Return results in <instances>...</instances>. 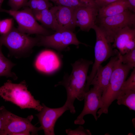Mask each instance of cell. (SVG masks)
I'll return each instance as SVG.
<instances>
[{
  "instance_id": "obj_1",
  "label": "cell",
  "mask_w": 135,
  "mask_h": 135,
  "mask_svg": "<svg viewBox=\"0 0 135 135\" xmlns=\"http://www.w3.org/2000/svg\"><path fill=\"white\" fill-rule=\"evenodd\" d=\"M93 64L92 61L82 58L76 61L71 64L72 70L70 74H65L63 80L55 85V87L62 85L65 88L67 99L64 104L72 114L76 112L74 105L75 100H84L88 69Z\"/></svg>"
},
{
  "instance_id": "obj_2",
  "label": "cell",
  "mask_w": 135,
  "mask_h": 135,
  "mask_svg": "<svg viewBox=\"0 0 135 135\" xmlns=\"http://www.w3.org/2000/svg\"><path fill=\"white\" fill-rule=\"evenodd\" d=\"M0 96L22 109L32 108L39 112L42 108L40 101L35 99L28 90L25 81L18 84L8 80L0 87Z\"/></svg>"
},
{
  "instance_id": "obj_3",
  "label": "cell",
  "mask_w": 135,
  "mask_h": 135,
  "mask_svg": "<svg viewBox=\"0 0 135 135\" xmlns=\"http://www.w3.org/2000/svg\"><path fill=\"white\" fill-rule=\"evenodd\" d=\"M38 42L37 37H30L14 27L8 32L0 36V43L6 47L10 54L17 58L29 56Z\"/></svg>"
},
{
  "instance_id": "obj_4",
  "label": "cell",
  "mask_w": 135,
  "mask_h": 135,
  "mask_svg": "<svg viewBox=\"0 0 135 135\" xmlns=\"http://www.w3.org/2000/svg\"><path fill=\"white\" fill-rule=\"evenodd\" d=\"M130 70L126 65L122 62L118 57L108 85L102 93V106L97 112L98 114V118L103 113H108L109 106L116 99L122 84Z\"/></svg>"
},
{
  "instance_id": "obj_5",
  "label": "cell",
  "mask_w": 135,
  "mask_h": 135,
  "mask_svg": "<svg viewBox=\"0 0 135 135\" xmlns=\"http://www.w3.org/2000/svg\"><path fill=\"white\" fill-rule=\"evenodd\" d=\"M95 24L103 32L108 40L113 43L116 33L126 27H135V14L130 10L114 16L97 18Z\"/></svg>"
},
{
  "instance_id": "obj_6",
  "label": "cell",
  "mask_w": 135,
  "mask_h": 135,
  "mask_svg": "<svg viewBox=\"0 0 135 135\" xmlns=\"http://www.w3.org/2000/svg\"><path fill=\"white\" fill-rule=\"evenodd\" d=\"M92 29L95 31L96 40L94 48V61L90 75L88 76L85 92L90 90V84L99 67L104 62L110 57L117 55L119 53L118 50H113V47L107 40L104 34L96 24Z\"/></svg>"
},
{
  "instance_id": "obj_7",
  "label": "cell",
  "mask_w": 135,
  "mask_h": 135,
  "mask_svg": "<svg viewBox=\"0 0 135 135\" xmlns=\"http://www.w3.org/2000/svg\"><path fill=\"white\" fill-rule=\"evenodd\" d=\"M0 108L4 119V135H29L30 133L32 135H38V132L42 130L40 126L37 127L32 123L33 115L23 118L12 113L3 106Z\"/></svg>"
},
{
  "instance_id": "obj_8",
  "label": "cell",
  "mask_w": 135,
  "mask_h": 135,
  "mask_svg": "<svg viewBox=\"0 0 135 135\" xmlns=\"http://www.w3.org/2000/svg\"><path fill=\"white\" fill-rule=\"evenodd\" d=\"M2 12L8 14L15 19L18 24V29L22 32L28 35L36 34L46 36L50 34L49 30L37 22L32 10L28 7L21 10L3 9Z\"/></svg>"
},
{
  "instance_id": "obj_9",
  "label": "cell",
  "mask_w": 135,
  "mask_h": 135,
  "mask_svg": "<svg viewBox=\"0 0 135 135\" xmlns=\"http://www.w3.org/2000/svg\"><path fill=\"white\" fill-rule=\"evenodd\" d=\"M38 35L37 46L51 48L58 51L64 50L71 44L77 46L80 44L86 45L80 41L75 34L70 30H60L52 34Z\"/></svg>"
},
{
  "instance_id": "obj_10",
  "label": "cell",
  "mask_w": 135,
  "mask_h": 135,
  "mask_svg": "<svg viewBox=\"0 0 135 135\" xmlns=\"http://www.w3.org/2000/svg\"><path fill=\"white\" fill-rule=\"evenodd\" d=\"M103 91L95 86H93L85 94L84 99V105L80 114L74 120L76 124L82 125L84 124V116L90 114L94 116L96 120L98 117L96 115L98 109L102 106V95Z\"/></svg>"
},
{
  "instance_id": "obj_11",
  "label": "cell",
  "mask_w": 135,
  "mask_h": 135,
  "mask_svg": "<svg viewBox=\"0 0 135 135\" xmlns=\"http://www.w3.org/2000/svg\"><path fill=\"white\" fill-rule=\"evenodd\" d=\"M42 108L39 112L35 114L38 118L42 130L45 135H54V127L58 119L69 109L64 104L62 107L51 108L44 103Z\"/></svg>"
},
{
  "instance_id": "obj_12",
  "label": "cell",
  "mask_w": 135,
  "mask_h": 135,
  "mask_svg": "<svg viewBox=\"0 0 135 135\" xmlns=\"http://www.w3.org/2000/svg\"><path fill=\"white\" fill-rule=\"evenodd\" d=\"M61 64L59 56L50 50L41 52L36 57L34 63L35 67L38 71L46 74H51L57 71Z\"/></svg>"
},
{
  "instance_id": "obj_13",
  "label": "cell",
  "mask_w": 135,
  "mask_h": 135,
  "mask_svg": "<svg viewBox=\"0 0 135 135\" xmlns=\"http://www.w3.org/2000/svg\"><path fill=\"white\" fill-rule=\"evenodd\" d=\"M51 8L54 16L55 31L67 30L73 32L76 27L74 18L76 8L58 5Z\"/></svg>"
},
{
  "instance_id": "obj_14",
  "label": "cell",
  "mask_w": 135,
  "mask_h": 135,
  "mask_svg": "<svg viewBox=\"0 0 135 135\" xmlns=\"http://www.w3.org/2000/svg\"><path fill=\"white\" fill-rule=\"evenodd\" d=\"M98 8L89 6L75 8L74 18L76 26L82 31L88 32L92 28L98 14Z\"/></svg>"
},
{
  "instance_id": "obj_15",
  "label": "cell",
  "mask_w": 135,
  "mask_h": 135,
  "mask_svg": "<svg viewBox=\"0 0 135 135\" xmlns=\"http://www.w3.org/2000/svg\"><path fill=\"white\" fill-rule=\"evenodd\" d=\"M113 43V48H116L121 55L135 48V27H126L119 31Z\"/></svg>"
},
{
  "instance_id": "obj_16",
  "label": "cell",
  "mask_w": 135,
  "mask_h": 135,
  "mask_svg": "<svg viewBox=\"0 0 135 135\" xmlns=\"http://www.w3.org/2000/svg\"><path fill=\"white\" fill-rule=\"evenodd\" d=\"M118 55L111 57L105 66L101 65L98 69L90 85L101 89L104 92L106 89L113 72L115 64L118 59Z\"/></svg>"
},
{
  "instance_id": "obj_17",
  "label": "cell",
  "mask_w": 135,
  "mask_h": 135,
  "mask_svg": "<svg viewBox=\"0 0 135 135\" xmlns=\"http://www.w3.org/2000/svg\"><path fill=\"white\" fill-rule=\"evenodd\" d=\"M128 10H130L128 0H120L98 8L97 18L114 16Z\"/></svg>"
},
{
  "instance_id": "obj_18",
  "label": "cell",
  "mask_w": 135,
  "mask_h": 135,
  "mask_svg": "<svg viewBox=\"0 0 135 135\" xmlns=\"http://www.w3.org/2000/svg\"><path fill=\"white\" fill-rule=\"evenodd\" d=\"M34 16L45 26L55 31L54 16L50 8L41 10H33Z\"/></svg>"
},
{
  "instance_id": "obj_19",
  "label": "cell",
  "mask_w": 135,
  "mask_h": 135,
  "mask_svg": "<svg viewBox=\"0 0 135 135\" xmlns=\"http://www.w3.org/2000/svg\"><path fill=\"white\" fill-rule=\"evenodd\" d=\"M2 45L0 43V76L10 77L14 80L18 79V77L11 71L12 68L16 64L6 57L2 52Z\"/></svg>"
},
{
  "instance_id": "obj_20",
  "label": "cell",
  "mask_w": 135,
  "mask_h": 135,
  "mask_svg": "<svg viewBox=\"0 0 135 135\" xmlns=\"http://www.w3.org/2000/svg\"><path fill=\"white\" fill-rule=\"evenodd\" d=\"M116 100L118 104L124 105L130 110H135V91H120Z\"/></svg>"
},
{
  "instance_id": "obj_21",
  "label": "cell",
  "mask_w": 135,
  "mask_h": 135,
  "mask_svg": "<svg viewBox=\"0 0 135 135\" xmlns=\"http://www.w3.org/2000/svg\"><path fill=\"white\" fill-rule=\"evenodd\" d=\"M118 56L122 62L128 66L130 69L135 67V48L123 55L119 52Z\"/></svg>"
},
{
  "instance_id": "obj_22",
  "label": "cell",
  "mask_w": 135,
  "mask_h": 135,
  "mask_svg": "<svg viewBox=\"0 0 135 135\" xmlns=\"http://www.w3.org/2000/svg\"><path fill=\"white\" fill-rule=\"evenodd\" d=\"M58 6L76 8L88 6L79 0H49Z\"/></svg>"
},
{
  "instance_id": "obj_23",
  "label": "cell",
  "mask_w": 135,
  "mask_h": 135,
  "mask_svg": "<svg viewBox=\"0 0 135 135\" xmlns=\"http://www.w3.org/2000/svg\"><path fill=\"white\" fill-rule=\"evenodd\" d=\"M128 90L135 91V68H134L128 78L124 82L120 91Z\"/></svg>"
},
{
  "instance_id": "obj_24",
  "label": "cell",
  "mask_w": 135,
  "mask_h": 135,
  "mask_svg": "<svg viewBox=\"0 0 135 135\" xmlns=\"http://www.w3.org/2000/svg\"><path fill=\"white\" fill-rule=\"evenodd\" d=\"M13 20L12 18H6L0 21V34H5L13 27Z\"/></svg>"
},
{
  "instance_id": "obj_25",
  "label": "cell",
  "mask_w": 135,
  "mask_h": 135,
  "mask_svg": "<svg viewBox=\"0 0 135 135\" xmlns=\"http://www.w3.org/2000/svg\"><path fill=\"white\" fill-rule=\"evenodd\" d=\"M66 133L68 135H91L92 134L90 130L87 129H85L82 126H79L75 130L71 129H66Z\"/></svg>"
},
{
  "instance_id": "obj_26",
  "label": "cell",
  "mask_w": 135,
  "mask_h": 135,
  "mask_svg": "<svg viewBox=\"0 0 135 135\" xmlns=\"http://www.w3.org/2000/svg\"><path fill=\"white\" fill-rule=\"evenodd\" d=\"M28 0H8V4L10 10H18L22 7L26 6Z\"/></svg>"
},
{
  "instance_id": "obj_27",
  "label": "cell",
  "mask_w": 135,
  "mask_h": 135,
  "mask_svg": "<svg viewBox=\"0 0 135 135\" xmlns=\"http://www.w3.org/2000/svg\"><path fill=\"white\" fill-rule=\"evenodd\" d=\"M49 0H38L36 10H41L47 8H50L53 6Z\"/></svg>"
},
{
  "instance_id": "obj_28",
  "label": "cell",
  "mask_w": 135,
  "mask_h": 135,
  "mask_svg": "<svg viewBox=\"0 0 135 135\" xmlns=\"http://www.w3.org/2000/svg\"><path fill=\"white\" fill-rule=\"evenodd\" d=\"M120 0H102L97 2L96 4L99 8Z\"/></svg>"
},
{
  "instance_id": "obj_29",
  "label": "cell",
  "mask_w": 135,
  "mask_h": 135,
  "mask_svg": "<svg viewBox=\"0 0 135 135\" xmlns=\"http://www.w3.org/2000/svg\"><path fill=\"white\" fill-rule=\"evenodd\" d=\"M4 119L2 112L0 108V135L4 134Z\"/></svg>"
},
{
  "instance_id": "obj_30",
  "label": "cell",
  "mask_w": 135,
  "mask_h": 135,
  "mask_svg": "<svg viewBox=\"0 0 135 135\" xmlns=\"http://www.w3.org/2000/svg\"><path fill=\"white\" fill-rule=\"evenodd\" d=\"M38 0H29L26 6L29 8L33 10H36Z\"/></svg>"
},
{
  "instance_id": "obj_31",
  "label": "cell",
  "mask_w": 135,
  "mask_h": 135,
  "mask_svg": "<svg viewBox=\"0 0 135 135\" xmlns=\"http://www.w3.org/2000/svg\"><path fill=\"white\" fill-rule=\"evenodd\" d=\"M86 5L90 6L98 7L94 0H79Z\"/></svg>"
},
{
  "instance_id": "obj_32",
  "label": "cell",
  "mask_w": 135,
  "mask_h": 135,
  "mask_svg": "<svg viewBox=\"0 0 135 135\" xmlns=\"http://www.w3.org/2000/svg\"><path fill=\"white\" fill-rule=\"evenodd\" d=\"M130 6V10L135 13V0H127Z\"/></svg>"
},
{
  "instance_id": "obj_33",
  "label": "cell",
  "mask_w": 135,
  "mask_h": 135,
  "mask_svg": "<svg viewBox=\"0 0 135 135\" xmlns=\"http://www.w3.org/2000/svg\"><path fill=\"white\" fill-rule=\"evenodd\" d=\"M4 0H0V12H2L3 10L1 8L2 4Z\"/></svg>"
},
{
  "instance_id": "obj_34",
  "label": "cell",
  "mask_w": 135,
  "mask_h": 135,
  "mask_svg": "<svg viewBox=\"0 0 135 135\" xmlns=\"http://www.w3.org/2000/svg\"><path fill=\"white\" fill-rule=\"evenodd\" d=\"M95 0V2H96V3L97 2H98L102 0Z\"/></svg>"
}]
</instances>
